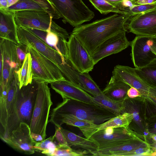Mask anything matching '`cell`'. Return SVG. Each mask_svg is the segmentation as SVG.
<instances>
[{"mask_svg":"<svg viewBox=\"0 0 156 156\" xmlns=\"http://www.w3.org/2000/svg\"><path fill=\"white\" fill-rule=\"evenodd\" d=\"M129 14L115 13L91 23L75 27L71 34L81 42L91 55L106 40L120 32L128 31Z\"/></svg>","mask_w":156,"mask_h":156,"instance_id":"cell-1","label":"cell"},{"mask_svg":"<svg viewBox=\"0 0 156 156\" xmlns=\"http://www.w3.org/2000/svg\"><path fill=\"white\" fill-rule=\"evenodd\" d=\"M38 82L33 80L31 83L20 89L16 103L9 114L6 129L0 134L1 139L10 136L21 122L30 125L36 100Z\"/></svg>","mask_w":156,"mask_h":156,"instance_id":"cell-2","label":"cell"},{"mask_svg":"<svg viewBox=\"0 0 156 156\" xmlns=\"http://www.w3.org/2000/svg\"><path fill=\"white\" fill-rule=\"evenodd\" d=\"M72 115L83 120L101 124L117 115L96 105L64 98L50 112V115Z\"/></svg>","mask_w":156,"mask_h":156,"instance_id":"cell-3","label":"cell"},{"mask_svg":"<svg viewBox=\"0 0 156 156\" xmlns=\"http://www.w3.org/2000/svg\"><path fill=\"white\" fill-rule=\"evenodd\" d=\"M38 82L37 95L30 125L33 139L40 142L45 139L50 109L53 103L48 83Z\"/></svg>","mask_w":156,"mask_h":156,"instance_id":"cell-4","label":"cell"},{"mask_svg":"<svg viewBox=\"0 0 156 156\" xmlns=\"http://www.w3.org/2000/svg\"><path fill=\"white\" fill-rule=\"evenodd\" d=\"M52 19L51 16L45 10H21L15 13V20L17 27L51 31L62 38H68L69 35L66 30L53 21Z\"/></svg>","mask_w":156,"mask_h":156,"instance_id":"cell-5","label":"cell"},{"mask_svg":"<svg viewBox=\"0 0 156 156\" xmlns=\"http://www.w3.org/2000/svg\"><path fill=\"white\" fill-rule=\"evenodd\" d=\"M63 18V22L73 27L90 21L94 13L83 0H49Z\"/></svg>","mask_w":156,"mask_h":156,"instance_id":"cell-6","label":"cell"},{"mask_svg":"<svg viewBox=\"0 0 156 156\" xmlns=\"http://www.w3.org/2000/svg\"><path fill=\"white\" fill-rule=\"evenodd\" d=\"M31 55L33 80L39 82L51 83L66 79L59 68L41 54L34 47L28 45Z\"/></svg>","mask_w":156,"mask_h":156,"instance_id":"cell-7","label":"cell"},{"mask_svg":"<svg viewBox=\"0 0 156 156\" xmlns=\"http://www.w3.org/2000/svg\"><path fill=\"white\" fill-rule=\"evenodd\" d=\"M20 89L18 77L14 69L6 86H0V134L5 131L8 116L16 103Z\"/></svg>","mask_w":156,"mask_h":156,"instance_id":"cell-8","label":"cell"},{"mask_svg":"<svg viewBox=\"0 0 156 156\" xmlns=\"http://www.w3.org/2000/svg\"><path fill=\"white\" fill-rule=\"evenodd\" d=\"M17 31L21 44L34 47L39 53L56 64L60 69L65 58L57 51L27 29L18 27Z\"/></svg>","mask_w":156,"mask_h":156,"instance_id":"cell-9","label":"cell"},{"mask_svg":"<svg viewBox=\"0 0 156 156\" xmlns=\"http://www.w3.org/2000/svg\"><path fill=\"white\" fill-rule=\"evenodd\" d=\"M68 58L80 72L89 73L95 64L85 47L80 40L71 34L67 41Z\"/></svg>","mask_w":156,"mask_h":156,"instance_id":"cell-10","label":"cell"},{"mask_svg":"<svg viewBox=\"0 0 156 156\" xmlns=\"http://www.w3.org/2000/svg\"><path fill=\"white\" fill-rule=\"evenodd\" d=\"M127 29L136 36L156 37V9L132 16Z\"/></svg>","mask_w":156,"mask_h":156,"instance_id":"cell-11","label":"cell"},{"mask_svg":"<svg viewBox=\"0 0 156 156\" xmlns=\"http://www.w3.org/2000/svg\"><path fill=\"white\" fill-rule=\"evenodd\" d=\"M3 140L16 151L28 155L34 153V147L37 142L32 136L30 126L24 122L21 123L9 137Z\"/></svg>","mask_w":156,"mask_h":156,"instance_id":"cell-12","label":"cell"},{"mask_svg":"<svg viewBox=\"0 0 156 156\" xmlns=\"http://www.w3.org/2000/svg\"><path fill=\"white\" fill-rule=\"evenodd\" d=\"M127 128L108 127L95 132L91 137L98 144V149L113 147L132 140Z\"/></svg>","mask_w":156,"mask_h":156,"instance_id":"cell-13","label":"cell"},{"mask_svg":"<svg viewBox=\"0 0 156 156\" xmlns=\"http://www.w3.org/2000/svg\"><path fill=\"white\" fill-rule=\"evenodd\" d=\"M126 32H122L110 37L96 49L90 55L95 65L103 58L118 53L130 45Z\"/></svg>","mask_w":156,"mask_h":156,"instance_id":"cell-14","label":"cell"},{"mask_svg":"<svg viewBox=\"0 0 156 156\" xmlns=\"http://www.w3.org/2000/svg\"><path fill=\"white\" fill-rule=\"evenodd\" d=\"M112 74V76L116 79L137 89L141 95L153 96L151 87L148 86L140 78L135 68L118 65L114 67Z\"/></svg>","mask_w":156,"mask_h":156,"instance_id":"cell-15","label":"cell"},{"mask_svg":"<svg viewBox=\"0 0 156 156\" xmlns=\"http://www.w3.org/2000/svg\"><path fill=\"white\" fill-rule=\"evenodd\" d=\"M51 88L62 99L69 98L84 103L96 105L93 96L78 85L66 79L50 83Z\"/></svg>","mask_w":156,"mask_h":156,"instance_id":"cell-16","label":"cell"},{"mask_svg":"<svg viewBox=\"0 0 156 156\" xmlns=\"http://www.w3.org/2000/svg\"><path fill=\"white\" fill-rule=\"evenodd\" d=\"M149 38L136 36L130 42L131 48L130 55L135 68L145 66L156 58V55L147 44Z\"/></svg>","mask_w":156,"mask_h":156,"instance_id":"cell-17","label":"cell"},{"mask_svg":"<svg viewBox=\"0 0 156 156\" xmlns=\"http://www.w3.org/2000/svg\"><path fill=\"white\" fill-rule=\"evenodd\" d=\"M50 118L48 122L57 127H61L62 125L66 124L78 127L82 132L86 138H90L97 132L99 125L96 124L93 122L79 119L70 114H49Z\"/></svg>","mask_w":156,"mask_h":156,"instance_id":"cell-18","label":"cell"},{"mask_svg":"<svg viewBox=\"0 0 156 156\" xmlns=\"http://www.w3.org/2000/svg\"><path fill=\"white\" fill-rule=\"evenodd\" d=\"M15 13L0 9V37L19 45L21 44L18 38Z\"/></svg>","mask_w":156,"mask_h":156,"instance_id":"cell-19","label":"cell"},{"mask_svg":"<svg viewBox=\"0 0 156 156\" xmlns=\"http://www.w3.org/2000/svg\"><path fill=\"white\" fill-rule=\"evenodd\" d=\"M130 87L127 84L112 76L102 93L113 100L123 102L126 99L127 91Z\"/></svg>","mask_w":156,"mask_h":156,"instance_id":"cell-20","label":"cell"},{"mask_svg":"<svg viewBox=\"0 0 156 156\" xmlns=\"http://www.w3.org/2000/svg\"><path fill=\"white\" fill-rule=\"evenodd\" d=\"M60 128L70 147L74 146L86 150L90 154L98 149V144L91 137L89 139L84 138L64 129L61 126Z\"/></svg>","mask_w":156,"mask_h":156,"instance_id":"cell-21","label":"cell"},{"mask_svg":"<svg viewBox=\"0 0 156 156\" xmlns=\"http://www.w3.org/2000/svg\"><path fill=\"white\" fill-rule=\"evenodd\" d=\"M0 54L3 60L16 71L20 68L17 56V45L7 40L0 38Z\"/></svg>","mask_w":156,"mask_h":156,"instance_id":"cell-22","label":"cell"},{"mask_svg":"<svg viewBox=\"0 0 156 156\" xmlns=\"http://www.w3.org/2000/svg\"><path fill=\"white\" fill-rule=\"evenodd\" d=\"M94 103L110 111L116 115L123 113V102L115 101L106 96L102 93L93 96Z\"/></svg>","mask_w":156,"mask_h":156,"instance_id":"cell-23","label":"cell"},{"mask_svg":"<svg viewBox=\"0 0 156 156\" xmlns=\"http://www.w3.org/2000/svg\"><path fill=\"white\" fill-rule=\"evenodd\" d=\"M16 72L20 89L32 83L33 80L32 58L29 52L26 54L21 67Z\"/></svg>","mask_w":156,"mask_h":156,"instance_id":"cell-24","label":"cell"},{"mask_svg":"<svg viewBox=\"0 0 156 156\" xmlns=\"http://www.w3.org/2000/svg\"><path fill=\"white\" fill-rule=\"evenodd\" d=\"M133 119L132 113L124 112L99 125L97 132L108 127L128 128Z\"/></svg>","mask_w":156,"mask_h":156,"instance_id":"cell-25","label":"cell"},{"mask_svg":"<svg viewBox=\"0 0 156 156\" xmlns=\"http://www.w3.org/2000/svg\"><path fill=\"white\" fill-rule=\"evenodd\" d=\"M135 69L139 76L148 86L156 87V58L146 66Z\"/></svg>","mask_w":156,"mask_h":156,"instance_id":"cell-26","label":"cell"},{"mask_svg":"<svg viewBox=\"0 0 156 156\" xmlns=\"http://www.w3.org/2000/svg\"><path fill=\"white\" fill-rule=\"evenodd\" d=\"M58 145L53 136L41 142H37L34 148L35 151L46 155L52 156Z\"/></svg>","mask_w":156,"mask_h":156,"instance_id":"cell-27","label":"cell"},{"mask_svg":"<svg viewBox=\"0 0 156 156\" xmlns=\"http://www.w3.org/2000/svg\"><path fill=\"white\" fill-rule=\"evenodd\" d=\"M94 7L101 13L105 15L110 12L119 14H127L106 0H89Z\"/></svg>","mask_w":156,"mask_h":156,"instance_id":"cell-28","label":"cell"},{"mask_svg":"<svg viewBox=\"0 0 156 156\" xmlns=\"http://www.w3.org/2000/svg\"><path fill=\"white\" fill-rule=\"evenodd\" d=\"M90 152L84 150H75L66 144H58L52 156H82L86 155Z\"/></svg>","mask_w":156,"mask_h":156,"instance_id":"cell-29","label":"cell"},{"mask_svg":"<svg viewBox=\"0 0 156 156\" xmlns=\"http://www.w3.org/2000/svg\"><path fill=\"white\" fill-rule=\"evenodd\" d=\"M30 10H45L40 5L31 0H19L7 9L8 11L14 12Z\"/></svg>","mask_w":156,"mask_h":156,"instance_id":"cell-30","label":"cell"},{"mask_svg":"<svg viewBox=\"0 0 156 156\" xmlns=\"http://www.w3.org/2000/svg\"><path fill=\"white\" fill-rule=\"evenodd\" d=\"M156 9V4L152 3L144 5L134 4L131 7L125 9L124 11L132 16Z\"/></svg>","mask_w":156,"mask_h":156,"instance_id":"cell-31","label":"cell"},{"mask_svg":"<svg viewBox=\"0 0 156 156\" xmlns=\"http://www.w3.org/2000/svg\"><path fill=\"white\" fill-rule=\"evenodd\" d=\"M37 3L52 16L53 19H58L62 18L54 6L49 0H31Z\"/></svg>","mask_w":156,"mask_h":156,"instance_id":"cell-32","label":"cell"},{"mask_svg":"<svg viewBox=\"0 0 156 156\" xmlns=\"http://www.w3.org/2000/svg\"><path fill=\"white\" fill-rule=\"evenodd\" d=\"M61 38L54 33L51 31H48L47 32L44 42L55 49L61 55L58 48Z\"/></svg>","mask_w":156,"mask_h":156,"instance_id":"cell-33","label":"cell"},{"mask_svg":"<svg viewBox=\"0 0 156 156\" xmlns=\"http://www.w3.org/2000/svg\"><path fill=\"white\" fill-rule=\"evenodd\" d=\"M16 52L18 62L20 68L23 62L26 54L28 52L27 46L21 44L17 45Z\"/></svg>","mask_w":156,"mask_h":156,"instance_id":"cell-34","label":"cell"},{"mask_svg":"<svg viewBox=\"0 0 156 156\" xmlns=\"http://www.w3.org/2000/svg\"><path fill=\"white\" fill-rule=\"evenodd\" d=\"M55 132L53 135L55 141L58 144L68 145L64 135L60 129V127L55 126Z\"/></svg>","mask_w":156,"mask_h":156,"instance_id":"cell-35","label":"cell"},{"mask_svg":"<svg viewBox=\"0 0 156 156\" xmlns=\"http://www.w3.org/2000/svg\"><path fill=\"white\" fill-rule=\"evenodd\" d=\"M106 0L112 5L117 7L121 10L123 11L124 8L126 0Z\"/></svg>","mask_w":156,"mask_h":156,"instance_id":"cell-36","label":"cell"},{"mask_svg":"<svg viewBox=\"0 0 156 156\" xmlns=\"http://www.w3.org/2000/svg\"><path fill=\"white\" fill-rule=\"evenodd\" d=\"M127 96L130 98H134L139 97L141 94L139 91L136 88L131 87L127 92Z\"/></svg>","mask_w":156,"mask_h":156,"instance_id":"cell-37","label":"cell"},{"mask_svg":"<svg viewBox=\"0 0 156 156\" xmlns=\"http://www.w3.org/2000/svg\"><path fill=\"white\" fill-rule=\"evenodd\" d=\"M147 44L151 51L156 55V37L150 38Z\"/></svg>","mask_w":156,"mask_h":156,"instance_id":"cell-38","label":"cell"},{"mask_svg":"<svg viewBox=\"0 0 156 156\" xmlns=\"http://www.w3.org/2000/svg\"><path fill=\"white\" fill-rule=\"evenodd\" d=\"M148 150L143 148H139L133 151L132 155H143L147 153Z\"/></svg>","mask_w":156,"mask_h":156,"instance_id":"cell-39","label":"cell"},{"mask_svg":"<svg viewBox=\"0 0 156 156\" xmlns=\"http://www.w3.org/2000/svg\"><path fill=\"white\" fill-rule=\"evenodd\" d=\"M156 1V0H137L132 2L134 4L144 5L153 3Z\"/></svg>","mask_w":156,"mask_h":156,"instance_id":"cell-40","label":"cell"},{"mask_svg":"<svg viewBox=\"0 0 156 156\" xmlns=\"http://www.w3.org/2000/svg\"><path fill=\"white\" fill-rule=\"evenodd\" d=\"M7 9V0H0V9L6 10Z\"/></svg>","mask_w":156,"mask_h":156,"instance_id":"cell-41","label":"cell"},{"mask_svg":"<svg viewBox=\"0 0 156 156\" xmlns=\"http://www.w3.org/2000/svg\"><path fill=\"white\" fill-rule=\"evenodd\" d=\"M132 113L133 117V119L136 121H139L140 119L138 113L134 111Z\"/></svg>","mask_w":156,"mask_h":156,"instance_id":"cell-42","label":"cell"},{"mask_svg":"<svg viewBox=\"0 0 156 156\" xmlns=\"http://www.w3.org/2000/svg\"><path fill=\"white\" fill-rule=\"evenodd\" d=\"M19 0H7L8 8L16 3Z\"/></svg>","mask_w":156,"mask_h":156,"instance_id":"cell-43","label":"cell"},{"mask_svg":"<svg viewBox=\"0 0 156 156\" xmlns=\"http://www.w3.org/2000/svg\"><path fill=\"white\" fill-rule=\"evenodd\" d=\"M152 138L154 141L156 142V135H152Z\"/></svg>","mask_w":156,"mask_h":156,"instance_id":"cell-44","label":"cell"},{"mask_svg":"<svg viewBox=\"0 0 156 156\" xmlns=\"http://www.w3.org/2000/svg\"><path fill=\"white\" fill-rule=\"evenodd\" d=\"M153 147L154 149L156 150V143L154 144Z\"/></svg>","mask_w":156,"mask_h":156,"instance_id":"cell-45","label":"cell"},{"mask_svg":"<svg viewBox=\"0 0 156 156\" xmlns=\"http://www.w3.org/2000/svg\"><path fill=\"white\" fill-rule=\"evenodd\" d=\"M132 2H134V1H136L137 0H131Z\"/></svg>","mask_w":156,"mask_h":156,"instance_id":"cell-46","label":"cell"},{"mask_svg":"<svg viewBox=\"0 0 156 156\" xmlns=\"http://www.w3.org/2000/svg\"><path fill=\"white\" fill-rule=\"evenodd\" d=\"M155 128H156V123L155 124V126H154Z\"/></svg>","mask_w":156,"mask_h":156,"instance_id":"cell-47","label":"cell"},{"mask_svg":"<svg viewBox=\"0 0 156 156\" xmlns=\"http://www.w3.org/2000/svg\"><path fill=\"white\" fill-rule=\"evenodd\" d=\"M154 3H155L156 4V1Z\"/></svg>","mask_w":156,"mask_h":156,"instance_id":"cell-48","label":"cell"}]
</instances>
